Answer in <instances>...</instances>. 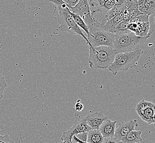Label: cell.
Returning a JSON list of instances; mask_svg holds the SVG:
<instances>
[{
	"label": "cell",
	"mask_w": 155,
	"mask_h": 143,
	"mask_svg": "<svg viewBox=\"0 0 155 143\" xmlns=\"http://www.w3.org/2000/svg\"><path fill=\"white\" fill-rule=\"evenodd\" d=\"M88 63L93 69H107L114 62L116 52L112 47L100 46H90Z\"/></svg>",
	"instance_id": "1"
},
{
	"label": "cell",
	"mask_w": 155,
	"mask_h": 143,
	"mask_svg": "<svg viewBox=\"0 0 155 143\" xmlns=\"http://www.w3.org/2000/svg\"><path fill=\"white\" fill-rule=\"evenodd\" d=\"M149 36H137L133 32L114 34L112 48L116 54L128 52L140 49Z\"/></svg>",
	"instance_id": "2"
},
{
	"label": "cell",
	"mask_w": 155,
	"mask_h": 143,
	"mask_svg": "<svg viewBox=\"0 0 155 143\" xmlns=\"http://www.w3.org/2000/svg\"><path fill=\"white\" fill-rule=\"evenodd\" d=\"M142 50L128 52H122L116 54L114 62L108 68L114 75L118 72L125 71L129 68H133L138 64L141 55L143 54Z\"/></svg>",
	"instance_id": "3"
},
{
	"label": "cell",
	"mask_w": 155,
	"mask_h": 143,
	"mask_svg": "<svg viewBox=\"0 0 155 143\" xmlns=\"http://www.w3.org/2000/svg\"><path fill=\"white\" fill-rule=\"evenodd\" d=\"M56 18L58 24V30L61 32H67L81 36L85 39L87 44L89 45V43L87 36L84 34L81 28L75 22L68 7L67 6L65 7H56Z\"/></svg>",
	"instance_id": "4"
},
{
	"label": "cell",
	"mask_w": 155,
	"mask_h": 143,
	"mask_svg": "<svg viewBox=\"0 0 155 143\" xmlns=\"http://www.w3.org/2000/svg\"><path fill=\"white\" fill-rule=\"evenodd\" d=\"M89 34L87 36L89 42V47H98L106 46L112 47L114 34L106 32L97 27H93L89 29Z\"/></svg>",
	"instance_id": "5"
},
{
	"label": "cell",
	"mask_w": 155,
	"mask_h": 143,
	"mask_svg": "<svg viewBox=\"0 0 155 143\" xmlns=\"http://www.w3.org/2000/svg\"><path fill=\"white\" fill-rule=\"evenodd\" d=\"M136 112L140 118L147 124L155 123V108L153 103L143 100L137 105Z\"/></svg>",
	"instance_id": "6"
},
{
	"label": "cell",
	"mask_w": 155,
	"mask_h": 143,
	"mask_svg": "<svg viewBox=\"0 0 155 143\" xmlns=\"http://www.w3.org/2000/svg\"><path fill=\"white\" fill-rule=\"evenodd\" d=\"M69 9L71 12L79 15L83 19L89 29L96 27L87 0H79L77 4L74 7Z\"/></svg>",
	"instance_id": "7"
},
{
	"label": "cell",
	"mask_w": 155,
	"mask_h": 143,
	"mask_svg": "<svg viewBox=\"0 0 155 143\" xmlns=\"http://www.w3.org/2000/svg\"><path fill=\"white\" fill-rule=\"evenodd\" d=\"M91 129V128L87 125L86 119L83 118L75 122L68 130L63 132L61 139L62 141H72V138L74 135L84 132H87Z\"/></svg>",
	"instance_id": "8"
},
{
	"label": "cell",
	"mask_w": 155,
	"mask_h": 143,
	"mask_svg": "<svg viewBox=\"0 0 155 143\" xmlns=\"http://www.w3.org/2000/svg\"><path fill=\"white\" fill-rule=\"evenodd\" d=\"M137 126L138 123L136 119H130L127 122H121L119 123L118 128L115 129L114 137L121 141L130 131L135 130Z\"/></svg>",
	"instance_id": "9"
},
{
	"label": "cell",
	"mask_w": 155,
	"mask_h": 143,
	"mask_svg": "<svg viewBox=\"0 0 155 143\" xmlns=\"http://www.w3.org/2000/svg\"><path fill=\"white\" fill-rule=\"evenodd\" d=\"M128 28L131 32L134 33L137 36L146 37L151 36L150 32V22L136 23V22H129Z\"/></svg>",
	"instance_id": "10"
},
{
	"label": "cell",
	"mask_w": 155,
	"mask_h": 143,
	"mask_svg": "<svg viewBox=\"0 0 155 143\" xmlns=\"http://www.w3.org/2000/svg\"><path fill=\"white\" fill-rule=\"evenodd\" d=\"M84 118L86 119L87 125L91 128V129H99L103 122L107 119L104 115L102 111L89 114Z\"/></svg>",
	"instance_id": "11"
},
{
	"label": "cell",
	"mask_w": 155,
	"mask_h": 143,
	"mask_svg": "<svg viewBox=\"0 0 155 143\" xmlns=\"http://www.w3.org/2000/svg\"><path fill=\"white\" fill-rule=\"evenodd\" d=\"M116 123V121H113L107 118L102 123L99 128V131L104 138L114 137Z\"/></svg>",
	"instance_id": "12"
},
{
	"label": "cell",
	"mask_w": 155,
	"mask_h": 143,
	"mask_svg": "<svg viewBox=\"0 0 155 143\" xmlns=\"http://www.w3.org/2000/svg\"><path fill=\"white\" fill-rule=\"evenodd\" d=\"M137 7L139 12L150 16L155 13V0H137Z\"/></svg>",
	"instance_id": "13"
},
{
	"label": "cell",
	"mask_w": 155,
	"mask_h": 143,
	"mask_svg": "<svg viewBox=\"0 0 155 143\" xmlns=\"http://www.w3.org/2000/svg\"><path fill=\"white\" fill-rule=\"evenodd\" d=\"M122 21H123V13L122 12L118 15H116L113 18H110V19H108L105 23V24L101 28V29L106 32L113 34L114 28L117 24Z\"/></svg>",
	"instance_id": "14"
},
{
	"label": "cell",
	"mask_w": 155,
	"mask_h": 143,
	"mask_svg": "<svg viewBox=\"0 0 155 143\" xmlns=\"http://www.w3.org/2000/svg\"><path fill=\"white\" fill-rule=\"evenodd\" d=\"M141 131H132L128 134H127L125 137L122 139L123 143H140L143 141L141 138Z\"/></svg>",
	"instance_id": "15"
},
{
	"label": "cell",
	"mask_w": 155,
	"mask_h": 143,
	"mask_svg": "<svg viewBox=\"0 0 155 143\" xmlns=\"http://www.w3.org/2000/svg\"><path fill=\"white\" fill-rule=\"evenodd\" d=\"M104 140L99 129H91L87 131V142L89 143H102Z\"/></svg>",
	"instance_id": "16"
},
{
	"label": "cell",
	"mask_w": 155,
	"mask_h": 143,
	"mask_svg": "<svg viewBox=\"0 0 155 143\" xmlns=\"http://www.w3.org/2000/svg\"><path fill=\"white\" fill-rule=\"evenodd\" d=\"M129 22L122 21L117 25L114 29L113 34H123L131 32L128 28Z\"/></svg>",
	"instance_id": "17"
},
{
	"label": "cell",
	"mask_w": 155,
	"mask_h": 143,
	"mask_svg": "<svg viewBox=\"0 0 155 143\" xmlns=\"http://www.w3.org/2000/svg\"><path fill=\"white\" fill-rule=\"evenodd\" d=\"M71 15H72L73 19L74 20L76 24H77L78 26L81 29H82L84 31H85V32L87 34V36L89 35V28L87 27V25L86 24V23L84 22L83 19L81 18V17L77 14L73 13L71 12Z\"/></svg>",
	"instance_id": "18"
},
{
	"label": "cell",
	"mask_w": 155,
	"mask_h": 143,
	"mask_svg": "<svg viewBox=\"0 0 155 143\" xmlns=\"http://www.w3.org/2000/svg\"><path fill=\"white\" fill-rule=\"evenodd\" d=\"M125 8V6L124 5H114V6L108 11L106 14L107 19H110V18H113L114 17L118 15L123 11Z\"/></svg>",
	"instance_id": "19"
},
{
	"label": "cell",
	"mask_w": 155,
	"mask_h": 143,
	"mask_svg": "<svg viewBox=\"0 0 155 143\" xmlns=\"http://www.w3.org/2000/svg\"><path fill=\"white\" fill-rule=\"evenodd\" d=\"M149 22V16L141 14L137 15L135 18H133L131 20L129 21V22H136V23H143Z\"/></svg>",
	"instance_id": "20"
},
{
	"label": "cell",
	"mask_w": 155,
	"mask_h": 143,
	"mask_svg": "<svg viewBox=\"0 0 155 143\" xmlns=\"http://www.w3.org/2000/svg\"><path fill=\"white\" fill-rule=\"evenodd\" d=\"M7 87V84L6 83V81L2 75L0 73V101L3 98L4 90Z\"/></svg>",
	"instance_id": "21"
},
{
	"label": "cell",
	"mask_w": 155,
	"mask_h": 143,
	"mask_svg": "<svg viewBox=\"0 0 155 143\" xmlns=\"http://www.w3.org/2000/svg\"><path fill=\"white\" fill-rule=\"evenodd\" d=\"M0 143H15V141L11 139L9 135H1L0 134Z\"/></svg>",
	"instance_id": "22"
},
{
	"label": "cell",
	"mask_w": 155,
	"mask_h": 143,
	"mask_svg": "<svg viewBox=\"0 0 155 143\" xmlns=\"http://www.w3.org/2000/svg\"><path fill=\"white\" fill-rule=\"evenodd\" d=\"M50 2L56 5L57 7H65L67 5L63 0H49ZM68 7V6H67Z\"/></svg>",
	"instance_id": "23"
},
{
	"label": "cell",
	"mask_w": 155,
	"mask_h": 143,
	"mask_svg": "<svg viewBox=\"0 0 155 143\" xmlns=\"http://www.w3.org/2000/svg\"><path fill=\"white\" fill-rule=\"evenodd\" d=\"M102 143H122V142L114 137L110 138H104V140Z\"/></svg>",
	"instance_id": "24"
},
{
	"label": "cell",
	"mask_w": 155,
	"mask_h": 143,
	"mask_svg": "<svg viewBox=\"0 0 155 143\" xmlns=\"http://www.w3.org/2000/svg\"><path fill=\"white\" fill-rule=\"evenodd\" d=\"M67 4L69 8L74 7L77 4L79 0H63Z\"/></svg>",
	"instance_id": "25"
},
{
	"label": "cell",
	"mask_w": 155,
	"mask_h": 143,
	"mask_svg": "<svg viewBox=\"0 0 155 143\" xmlns=\"http://www.w3.org/2000/svg\"><path fill=\"white\" fill-rule=\"evenodd\" d=\"M75 137L79 139V140L84 141H87V132H84L81 133L77 134L75 135Z\"/></svg>",
	"instance_id": "26"
},
{
	"label": "cell",
	"mask_w": 155,
	"mask_h": 143,
	"mask_svg": "<svg viewBox=\"0 0 155 143\" xmlns=\"http://www.w3.org/2000/svg\"><path fill=\"white\" fill-rule=\"evenodd\" d=\"M83 105L81 103L79 100H78L77 102H76V104L75 105V111H78V112H81V111H83Z\"/></svg>",
	"instance_id": "27"
},
{
	"label": "cell",
	"mask_w": 155,
	"mask_h": 143,
	"mask_svg": "<svg viewBox=\"0 0 155 143\" xmlns=\"http://www.w3.org/2000/svg\"><path fill=\"white\" fill-rule=\"evenodd\" d=\"M62 143H75L73 141H67V140H64V141H62Z\"/></svg>",
	"instance_id": "28"
},
{
	"label": "cell",
	"mask_w": 155,
	"mask_h": 143,
	"mask_svg": "<svg viewBox=\"0 0 155 143\" xmlns=\"http://www.w3.org/2000/svg\"><path fill=\"white\" fill-rule=\"evenodd\" d=\"M125 2H129V1H132V0H125ZM134 1H137V0H134Z\"/></svg>",
	"instance_id": "29"
},
{
	"label": "cell",
	"mask_w": 155,
	"mask_h": 143,
	"mask_svg": "<svg viewBox=\"0 0 155 143\" xmlns=\"http://www.w3.org/2000/svg\"><path fill=\"white\" fill-rule=\"evenodd\" d=\"M143 143V142H142V141H141V142H140V143Z\"/></svg>",
	"instance_id": "30"
},
{
	"label": "cell",
	"mask_w": 155,
	"mask_h": 143,
	"mask_svg": "<svg viewBox=\"0 0 155 143\" xmlns=\"http://www.w3.org/2000/svg\"></svg>",
	"instance_id": "31"
},
{
	"label": "cell",
	"mask_w": 155,
	"mask_h": 143,
	"mask_svg": "<svg viewBox=\"0 0 155 143\" xmlns=\"http://www.w3.org/2000/svg\"></svg>",
	"instance_id": "32"
}]
</instances>
